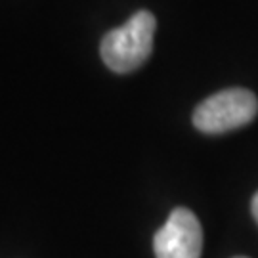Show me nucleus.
Wrapping results in <instances>:
<instances>
[{"label": "nucleus", "mask_w": 258, "mask_h": 258, "mask_svg": "<svg viewBox=\"0 0 258 258\" xmlns=\"http://www.w3.org/2000/svg\"><path fill=\"white\" fill-rule=\"evenodd\" d=\"M235 258H247V256H235Z\"/></svg>", "instance_id": "5"}, {"label": "nucleus", "mask_w": 258, "mask_h": 258, "mask_svg": "<svg viewBox=\"0 0 258 258\" xmlns=\"http://www.w3.org/2000/svg\"><path fill=\"white\" fill-rule=\"evenodd\" d=\"M258 113L256 96L247 88H228L207 98L194 113V124L205 134H222L249 124Z\"/></svg>", "instance_id": "2"}, {"label": "nucleus", "mask_w": 258, "mask_h": 258, "mask_svg": "<svg viewBox=\"0 0 258 258\" xmlns=\"http://www.w3.org/2000/svg\"><path fill=\"white\" fill-rule=\"evenodd\" d=\"M250 209H252V216H254V220H256V224H258V191L254 194V197H252Z\"/></svg>", "instance_id": "4"}, {"label": "nucleus", "mask_w": 258, "mask_h": 258, "mask_svg": "<svg viewBox=\"0 0 258 258\" xmlns=\"http://www.w3.org/2000/svg\"><path fill=\"white\" fill-rule=\"evenodd\" d=\"M157 258H199L203 250V228L189 209H174L153 237Z\"/></svg>", "instance_id": "3"}, {"label": "nucleus", "mask_w": 258, "mask_h": 258, "mask_svg": "<svg viewBox=\"0 0 258 258\" xmlns=\"http://www.w3.org/2000/svg\"><path fill=\"white\" fill-rule=\"evenodd\" d=\"M157 21L148 10H140L132 18L109 31L102 38L100 54L103 63L115 73H132L146 63L153 50V35Z\"/></svg>", "instance_id": "1"}]
</instances>
